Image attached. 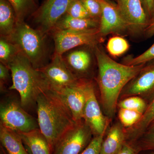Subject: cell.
<instances>
[{"label": "cell", "instance_id": "34", "mask_svg": "<svg viewBox=\"0 0 154 154\" xmlns=\"http://www.w3.org/2000/svg\"><path fill=\"white\" fill-rule=\"evenodd\" d=\"M150 20L154 17V0H141Z\"/></svg>", "mask_w": 154, "mask_h": 154}, {"label": "cell", "instance_id": "11", "mask_svg": "<svg viewBox=\"0 0 154 154\" xmlns=\"http://www.w3.org/2000/svg\"><path fill=\"white\" fill-rule=\"evenodd\" d=\"M117 6L128 31L131 33H143L150 19L141 0H117Z\"/></svg>", "mask_w": 154, "mask_h": 154}, {"label": "cell", "instance_id": "32", "mask_svg": "<svg viewBox=\"0 0 154 154\" xmlns=\"http://www.w3.org/2000/svg\"><path fill=\"white\" fill-rule=\"evenodd\" d=\"M10 71L8 67L1 63H0V85L1 90H3L4 85L10 79Z\"/></svg>", "mask_w": 154, "mask_h": 154}, {"label": "cell", "instance_id": "36", "mask_svg": "<svg viewBox=\"0 0 154 154\" xmlns=\"http://www.w3.org/2000/svg\"><path fill=\"white\" fill-rule=\"evenodd\" d=\"M146 132H154V120L149 125V127L147 129Z\"/></svg>", "mask_w": 154, "mask_h": 154}, {"label": "cell", "instance_id": "14", "mask_svg": "<svg viewBox=\"0 0 154 154\" xmlns=\"http://www.w3.org/2000/svg\"><path fill=\"white\" fill-rule=\"evenodd\" d=\"M123 95L126 96H154V60L146 63L140 72L126 85Z\"/></svg>", "mask_w": 154, "mask_h": 154}, {"label": "cell", "instance_id": "15", "mask_svg": "<svg viewBox=\"0 0 154 154\" xmlns=\"http://www.w3.org/2000/svg\"><path fill=\"white\" fill-rule=\"evenodd\" d=\"M62 57L67 66L74 74L75 72L84 73L88 72L92 63L91 53L86 49H72Z\"/></svg>", "mask_w": 154, "mask_h": 154}, {"label": "cell", "instance_id": "13", "mask_svg": "<svg viewBox=\"0 0 154 154\" xmlns=\"http://www.w3.org/2000/svg\"><path fill=\"white\" fill-rule=\"evenodd\" d=\"M102 7L99 30L103 38L111 33L120 34L128 30L118 8L107 0H97Z\"/></svg>", "mask_w": 154, "mask_h": 154}, {"label": "cell", "instance_id": "8", "mask_svg": "<svg viewBox=\"0 0 154 154\" xmlns=\"http://www.w3.org/2000/svg\"><path fill=\"white\" fill-rule=\"evenodd\" d=\"M73 0H46L33 13V21L42 33L48 35L56 23L66 14Z\"/></svg>", "mask_w": 154, "mask_h": 154}, {"label": "cell", "instance_id": "3", "mask_svg": "<svg viewBox=\"0 0 154 154\" xmlns=\"http://www.w3.org/2000/svg\"><path fill=\"white\" fill-rule=\"evenodd\" d=\"M11 73L12 85L9 89L17 91L23 107L36 102L38 96L50 89L38 69L34 68L28 59L19 52L8 66Z\"/></svg>", "mask_w": 154, "mask_h": 154}, {"label": "cell", "instance_id": "19", "mask_svg": "<svg viewBox=\"0 0 154 154\" xmlns=\"http://www.w3.org/2000/svg\"><path fill=\"white\" fill-rule=\"evenodd\" d=\"M100 19L74 18L67 14L59 20L52 31L55 30H85L99 29Z\"/></svg>", "mask_w": 154, "mask_h": 154}, {"label": "cell", "instance_id": "9", "mask_svg": "<svg viewBox=\"0 0 154 154\" xmlns=\"http://www.w3.org/2000/svg\"><path fill=\"white\" fill-rule=\"evenodd\" d=\"M38 70L46 80L51 90H56L74 85L80 79L67 66L62 56L54 53L50 63Z\"/></svg>", "mask_w": 154, "mask_h": 154}, {"label": "cell", "instance_id": "23", "mask_svg": "<svg viewBox=\"0 0 154 154\" xmlns=\"http://www.w3.org/2000/svg\"><path fill=\"white\" fill-rule=\"evenodd\" d=\"M19 51L17 46L5 37L0 38V61L8 66Z\"/></svg>", "mask_w": 154, "mask_h": 154}, {"label": "cell", "instance_id": "17", "mask_svg": "<svg viewBox=\"0 0 154 154\" xmlns=\"http://www.w3.org/2000/svg\"><path fill=\"white\" fill-rule=\"evenodd\" d=\"M154 120V96L147 106L141 118L131 127L127 128L125 132L126 141L134 143L146 132L148 128Z\"/></svg>", "mask_w": 154, "mask_h": 154}, {"label": "cell", "instance_id": "6", "mask_svg": "<svg viewBox=\"0 0 154 154\" xmlns=\"http://www.w3.org/2000/svg\"><path fill=\"white\" fill-rule=\"evenodd\" d=\"M82 87L85 97L83 119L95 136L102 134L106 132L109 125L108 119L101 111L93 83L82 79Z\"/></svg>", "mask_w": 154, "mask_h": 154}, {"label": "cell", "instance_id": "10", "mask_svg": "<svg viewBox=\"0 0 154 154\" xmlns=\"http://www.w3.org/2000/svg\"><path fill=\"white\" fill-rule=\"evenodd\" d=\"M17 102H10L1 105V123L18 133L29 132L38 125L33 117Z\"/></svg>", "mask_w": 154, "mask_h": 154}, {"label": "cell", "instance_id": "16", "mask_svg": "<svg viewBox=\"0 0 154 154\" xmlns=\"http://www.w3.org/2000/svg\"><path fill=\"white\" fill-rule=\"evenodd\" d=\"M18 134L29 154H51L49 143L39 128Z\"/></svg>", "mask_w": 154, "mask_h": 154}, {"label": "cell", "instance_id": "31", "mask_svg": "<svg viewBox=\"0 0 154 154\" xmlns=\"http://www.w3.org/2000/svg\"><path fill=\"white\" fill-rule=\"evenodd\" d=\"M91 18L98 19L102 14V7L97 0H80Z\"/></svg>", "mask_w": 154, "mask_h": 154}, {"label": "cell", "instance_id": "29", "mask_svg": "<svg viewBox=\"0 0 154 154\" xmlns=\"http://www.w3.org/2000/svg\"><path fill=\"white\" fill-rule=\"evenodd\" d=\"M134 143L140 152H154V132H146Z\"/></svg>", "mask_w": 154, "mask_h": 154}, {"label": "cell", "instance_id": "35", "mask_svg": "<svg viewBox=\"0 0 154 154\" xmlns=\"http://www.w3.org/2000/svg\"><path fill=\"white\" fill-rule=\"evenodd\" d=\"M146 37H151L154 36V17L150 19L148 26L143 32Z\"/></svg>", "mask_w": 154, "mask_h": 154}, {"label": "cell", "instance_id": "25", "mask_svg": "<svg viewBox=\"0 0 154 154\" xmlns=\"http://www.w3.org/2000/svg\"><path fill=\"white\" fill-rule=\"evenodd\" d=\"M118 106L120 109L134 110L143 114L147 105L144 100L140 97L132 96L121 101Z\"/></svg>", "mask_w": 154, "mask_h": 154}, {"label": "cell", "instance_id": "24", "mask_svg": "<svg viewBox=\"0 0 154 154\" xmlns=\"http://www.w3.org/2000/svg\"><path fill=\"white\" fill-rule=\"evenodd\" d=\"M129 48V45L127 41L119 36L111 37L108 40L107 45V51L114 57L122 55Z\"/></svg>", "mask_w": 154, "mask_h": 154}, {"label": "cell", "instance_id": "7", "mask_svg": "<svg viewBox=\"0 0 154 154\" xmlns=\"http://www.w3.org/2000/svg\"><path fill=\"white\" fill-rule=\"evenodd\" d=\"M92 134L85 122L76 123L60 138L52 154H79L91 141Z\"/></svg>", "mask_w": 154, "mask_h": 154}, {"label": "cell", "instance_id": "4", "mask_svg": "<svg viewBox=\"0 0 154 154\" xmlns=\"http://www.w3.org/2000/svg\"><path fill=\"white\" fill-rule=\"evenodd\" d=\"M47 36L24 22L17 23L13 34L7 38L17 46L34 68L38 69L47 64Z\"/></svg>", "mask_w": 154, "mask_h": 154}, {"label": "cell", "instance_id": "1", "mask_svg": "<svg viewBox=\"0 0 154 154\" xmlns=\"http://www.w3.org/2000/svg\"><path fill=\"white\" fill-rule=\"evenodd\" d=\"M93 51L99 70L97 80L102 105L106 114L112 116L122 90L140 72L146 63L136 66L119 63L98 45L93 47Z\"/></svg>", "mask_w": 154, "mask_h": 154}, {"label": "cell", "instance_id": "27", "mask_svg": "<svg viewBox=\"0 0 154 154\" xmlns=\"http://www.w3.org/2000/svg\"><path fill=\"white\" fill-rule=\"evenodd\" d=\"M154 60V43L148 49L140 55L135 57H128L125 58L123 64L129 66H136L146 63Z\"/></svg>", "mask_w": 154, "mask_h": 154}, {"label": "cell", "instance_id": "28", "mask_svg": "<svg viewBox=\"0 0 154 154\" xmlns=\"http://www.w3.org/2000/svg\"><path fill=\"white\" fill-rule=\"evenodd\" d=\"M66 14L71 17L79 19L92 18L80 0H73Z\"/></svg>", "mask_w": 154, "mask_h": 154}, {"label": "cell", "instance_id": "37", "mask_svg": "<svg viewBox=\"0 0 154 154\" xmlns=\"http://www.w3.org/2000/svg\"><path fill=\"white\" fill-rule=\"evenodd\" d=\"M151 152H151L150 153H149L148 154H154V152H153V151H151Z\"/></svg>", "mask_w": 154, "mask_h": 154}, {"label": "cell", "instance_id": "2", "mask_svg": "<svg viewBox=\"0 0 154 154\" xmlns=\"http://www.w3.org/2000/svg\"><path fill=\"white\" fill-rule=\"evenodd\" d=\"M38 128L46 138L52 154L60 138L76 124L60 98L51 90L37 98Z\"/></svg>", "mask_w": 154, "mask_h": 154}, {"label": "cell", "instance_id": "5", "mask_svg": "<svg viewBox=\"0 0 154 154\" xmlns=\"http://www.w3.org/2000/svg\"><path fill=\"white\" fill-rule=\"evenodd\" d=\"M50 34L54 42V52L63 55L75 48L86 45L94 47L102 41L99 29L85 30H55Z\"/></svg>", "mask_w": 154, "mask_h": 154}, {"label": "cell", "instance_id": "30", "mask_svg": "<svg viewBox=\"0 0 154 154\" xmlns=\"http://www.w3.org/2000/svg\"><path fill=\"white\" fill-rule=\"evenodd\" d=\"M105 134V132L94 137L85 149L79 154H100Z\"/></svg>", "mask_w": 154, "mask_h": 154}, {"label": "cell", "instance_id": "18", "mask_svg": "<svg viewBox=\"0 0 154 154\" xmlns=\"http://www.w3.org/2000/svg\"><path fill=\"white\" fill-rule=\"evenodd\" d=\"M126 142L125 132L121 125L114 124L103 140L100 154H117Z\"/></svg>", "mask_w": 154, "mask_h": 154}, {"label": "cell", "instance_id": "26", "mask_svg": "<svg viewBox=\"0 0 154 154\" xmlns=\"http://www.w3.org/2000/svg\"><path fill=\"white\" fill-rule=\"evenodd\" d=\"M143 113L125 109H120L119 117L121 124L125 127H131L137 123L141 118Z\"/></svg>", "mask_w": 154, "mask_h": 154}, {"label": "cell", "instance_id": "33", "mask_svg": "<svg viewBox=\"0 0 154 154\" xmlns=\"http://www.w3.org/2000/svg\"><path fill=\"white\" fill-rule=\"evenodd\" d=\"M139 152L134 143L126 142L117 154H138Z\"/></svg>", "mask_w": 154, "mask_h": 154}, {"label": "cell", "instance_id": "21", "mask_svg": "<svg viewBox=\"0 0 154 154\" xmlns=\"http://www.w3.org/2000/svg\"><path fill=\"white\" fill-rule=\"evenodd\" d=\"M17 24L13 7L8 0H0V35L8 38L14 32Z\"/></svg>", "mask_w": 154, "mask_h": 154}, {"label": "cell", "instance_id": "12", "mask_svg": "<svg viewBox=\"0 0 154 154\" xmlns=\"http://www.w3.org/2000/svg\"><path fill=\"white\" fill-rule=\"evenodd\" d=\"M51 90L58 96L66 106L75 122L78 123L82 121L85 102V97L82 87V79H80L77 84L73 85Z\"/></svg>", "mask_w": 154, "mask_h": 154}, {"label": "cell", "instance_id": "20", "mask_svg": "<svg viewBox=\"0 0 154 154\" xmlns=\"http://www.w3.org/2000/svg\"><path fill=\"white\" fill-rule=\"evenodd\" d=\"M0 140L8 154H29L18 133L0 124Z\"/></svg>", "mask_w": 154, "mask_h": 154}, {"label": "cell", "instance_id": "22", "mask_svg": "<svg viewBox=\"0 0 154 154\" xmlns=\"http://www.w3.org/2000/svg\"><path fill=\"white\" fill-rule=\"evenodd\" d=\"M13 7L17 23L25 22V19L36 11L34 0H8Z\"/></svg>", "mask_w": 154, "mask_h": 154}]
</instances>
